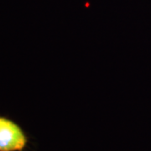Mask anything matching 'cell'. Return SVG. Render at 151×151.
I'll return each mask as SVG.
<instances>
[{
	"instance_id": "1",
	"label": "cell",
	"mask_w": 151,
	"mask_h": 151,
	"mask_svg": "<svg viewBox=\"0 0 151 151\" xmlns=\"http://www.w3.org/2000/svg\"><path fill=\"white\" fill-rule=\"evenodd\" d=\"M26 142L23 130L15 123L0 117V151H20Z\"/></svg>"
}]
</instances>
